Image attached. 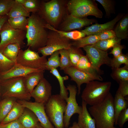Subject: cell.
<instances>
[{"label":"cell","mask_w":128,"mask_h":128,"mask_svg":"<svg viewBox=\"0 0 128 128\" xmlns=\"http://www.w3.org/2000/svg\"><path fill=\"white\" fill-rule=\"evenodd\" d=\"M27 19V46L36 51L46 45L48 33V29L45 27L46 23L37 13H32Z\"/></svg>","instance_id":"obj_1"},{"label":"cell","mask_w":128,"mask_h":128,"mask_svg":"<svg viewBox=\"0 0 128 128\" xmlns=\"http://www.w3.org/2000/svg\"><path fill=\"white\" fill-rule=\"evenodd\" d=\"M114 98L110 92L102 101L89 108V112L95 121L96 128H112L114 127Z\"/></svg>","instance_id":"obj_2"},{"label":"cell","mask_w":128,"mask_h":128,"mask_svg":"<svg viewBox=\"0 0 128 128\" xmlns=\"http://www.w3.org/2000/svg\"><path fill=\"white\" fill-rule=\"evenodd\" d=\"M68 1L64 0L41 1L40 9L37 13L46 23L57 29L68 13Z\"/></svg>","instance_id":"obj_3"},{"label":"cell","mask_w":128,"mask_h":128,"mask_svg":"<svg viewBox=\"0 0 128 128\" xmlns=\"http://www.w3.org/2000/svg\"><path fill=\"white\" fill-rule=\"evenodd\" d=\"M111 83L93 80L87 83L81 95L82 100L87 104L92 106L102 101L110 92Z\"/></svg>","instance_id":"obj_4"},{"label":"cell","mask_w":128,"mask_h":128,"mask_svg":"<svg viewBox=\"0 0 128 128\" xmlns=\"http://www.w3.org/2000/svg\"><path fill=\"white\" fill-rule=\"evenodd\" d=\"M67 7L69 14L78 18L92 15L101 18L103 16L95 0H70L67 2Z\"/></svg>","instance_id":"obj_5"},{"label":"cell","mask_w":128,"mask_h":128,"mask_svg":"<svg viewBox=\"0 0 128 128\" xmlns=\"http://www.w3.org/2000/svg\"><path fill=\"white\" fill-rule=\"evenodd\" d=\"M66 103L59 94L52 95L45 104V110L55 128H64V114Z\"/></svg>","instance_id":"obj_6"},{"label":"cell","mask_w":128,"mask_h":128,"mask_svg":"<svg viewBox=\"0 0 128 128\" xmlns=\"http://www.w3.org/2000/svg\"><path fill=\"white\" fill-rule=\"evenodd\" d=\"M0 89L2 90V96L5 98L14 97L18 100L28 101L30 94L25 87L24 77L7 79L0 82Z\"/></svg>","instance_id":"obj_7"},{"label":"cell","mask_w":128,"mask_h":128,"mask_svg":"<svg viewBox=\"0 0 128 128\" xmlns=\"http://www.w3.org/2000/svg\"><path fill=\"white\" fill-rule=\"evenodd\" d=\"M70 40L57 32L50 30L48 32L46 45L39 49L37 52L47 57L56 51L70 48L72 46Z\"/></svg>","instance_id":"obj_8"},{"label":"cell","mask_w":128,"mask_h":128,"mask_svg":"<svg viewBox=\"0 0 128 128\" xmlns=\"http://www.w3.org/2000/svg\"><path fill=\"white\" fill-rule=\"evenodd\" d=\"M26 32L12 28L7 22L4 25L0 32V52L2 53L8 45L18 43L22 47L25 44Z\"/></svg>","instance_id":"obj_9"},{"label":"cell","mask_w":128,"mask_h":128,"mask_svg":"<svg viewBox=\"0 0 128 128\" xmlns=\"http://www.w3.org/2000/svg\"><path fill=\"white\" fill-rule=\"evenodd\" d=\"M46 57L40 56L38 52L29 47L23 50L20 49L17 59V63L29 68L46 70Z\"/></svg>","instance_id":"obj_10"},{"label":"cell","mask_w":128,"mask_h":128,"mask_svg":"<svg viewBox=\"0 0 128 128\" xmlns=\"http://www.w3.org/2000/svg\"><path fill=\"white\" fill-rule=\"evenodd\" d=\"M86 53V56L93 67L102 74L103 71L100 69L103 64L110 66L111 59L108 56L106 51L101 50L92 45L86 46L83 48Z\"/></svg>","instance_id":"obj_11"},{"label":"cell","mask_w":128,"mask_h":128,"mask_svg":"<svg viewBox=\"0 0 128 128\" xmlns=\"http://www.w3.org/2000/svg\"><path fill=\"white\" fill-rule=\"evenodd\" d=\"M67 88L69 92V96L65 100L66 103L64 117V127L67 128L70 124V118L74 114H80L82 111V106H79L77 102L76 95L77 93L76 87L69 84Z\"/></svg>","instance_id":"obj_12"},{"label":"cell","mask_w":128,"mask_h":128,"mask_svg":"<svg viewBox=\"0 0 128 128\" xmlns=\"http://www.w3.org/2000/svg\"><path fill=\"white\" fill-rule=\"evenodd\" d=\"M64 73L68 75L71 80L76 82L78 88V94L81 93V87L83 83L87 84L93 80L102 81L103 79L100 75H95L81 71L73 66L67 68L64 70Z\"/></svg>","instance_id":"obj_13"},{"label":"cell","mask_w":128,"mask_h":128,"mask_svg":"<svg viewBox=\"0 0 128 128\" xmlns=\"http://www.w3.org/2000/svg\"><path fill=\"white\" fill-rule=\"evenodd\" d=\"M17 101L24 108L30 110L34 113L40 125L43 128H54L46 113L45 104L25 100H18Z\"/></svg>","instance_id":"obj_14"},{"label":"cell","mask_w":128,"mask_h":128,"mask_svg":"<svg viewBox=\"0 0 128 128\" xmlns=\"http://www.w3.org/2000/svg\"><path fill=\"white\" fill-rule=\"evenodd\" d=\"M96 22L95 19H89L87 17L78 18L68 13L58 27V30L65 32L70 31L75 29H81Z\"/></svg>","instance_id":"obj_15"},{"label":"cell","mask_w":128,"mask_h":128,"mask_svg":"<svg viewBox=\"0 0 128 128\" xmlns=\"http://www.w3.org/2000/svg\"><path fill=\"white\" fill-rule=\"evenodd\" d=\"M52 87L50 83L44 77L30 94L35 102L45 104L51 96Z\"/></svg>","instance_id":"obj_16"},{"label":"cell","mask_w":128,"mask_h":128,"mask_svg":"<svg viewBox=\"0 0 128 128\" xmlns=\"http://www.w3.org/2000/svg\"><path fill=\"white\" fill-rule=\"evenodd\" d=\"M42 70H43L31 68L15 63L9 70L0 73V82L8 79L24 77L30 73Z\"/></svg>","instance_id":"obj_17"},{"label":"cell","mask_w":128,"mask_h":128,"mask_svg":"<svg viewBox=\"0 0 128 128\" xmlns=\"http://www.w3.org/2000/svg\"><path fill=\"white\" fill-rule=\"evenodd\" d=\"M123 14H119L113 19L106 23L102 24L95 23L86 27L81 31L87 36L95 35L103 32L112 30L116 23L123 16Z\"/></svg>","instance_id":"obj_18"},{"label":"cell","mask_w":128,"mask_h":128,"mask_svg":"<svg viewBox=\"0 0 128 128\" xmlns=\"http://www.w3.org/2000/svg\"><path fill=\"white\" fill-rule=\"evenodd\" d=\"M82 104V111L78 116V124L81 128H96L95 121L87 109V104L83 100Z\"/></svg>","instance_id":"obj_19"},{"label":"cell","mask_w":128,"mask_h":128,"mask_svg":"<svg viewBox=\"0 0 128 128\" xmlns=\"http://www.w3.org/2000/svg\"><path fill=\"white\" fill-rule=\"evenodd\" d=\"M44 70L30 73L24 77L25 87L30 94L40 81L44 78Z\"/></svg>","instance_id":"obj_20"},{"label":"cell","mask_w":128,"mask_h":128,"mask_svg":"<svg viewBox=\"0 0 128 128\" xmlns=\"http://www.w3.org/2000/svg\"><path fill=\"white\" fill-rule=\"evenodd\" d=\"M24 111L18 119L24 128H32L38 124L37 117L32 111L29 110Z\"/></svg>","instance_id":"obj_21"},{"label":"cell","mask_w":128,"mask_h":128,"mask_svg":"<svg viewBox=\"0 0 128 128\" xmlns=\"http://www.w3.org/2000/svg\"><path fill=\"white\" fill-rule=\"evenodd\" d=\"M127 99L123 97L117 91L114 98L113 104L115 116L114 124L117 125L118 117L121 111L128 108V102Z\"/></svg>","instance_id":"obj_22"},{"label":"cell","mask_w":128,"mask_h":128,"mask_svg":"<svg viewBox=\"0 0 128 128\" xmlns=\"http://www.w3.org/2000/svg\"><path fill=\"white\" fill-rule=\"evenodd\" d=\"M116 37L121 39H125L128 35V14H127L119 21L114 30Z\"/></svg>","instance_id":"obj_23"},{"label":"cell","mask_w":128,"mask_h":128,"mask_svg":"<svg viewBox=\"0 0 128 128\" xmlns=\"http://www.w3.org/2000/svg\"><path fill=\"white\" fill-rule=\"evenodd\" d=\"M25 108L16 101L10 111L0 123L5 124L18 119L23 112Z\"/></svg>","instance_id":"obj_24"},{"label":"cell","mask_w":128,"mask_h":128,"mask_svg":"<svg viewBox=\"0 0 128 128\" xmlns=\"http://www.w3.org/2000/svg\"><path fill=\"white\" fill-rule=\"evenodd\" d=\"M45 27L48 29L55 31L62 36L73 41L79 39L86 36L84 33L80 31L75 30L69 32L63 31L55 29L47 23L45 24Z\"/></svg>","instance_id":"obj_25"},{"label":"cell","mask_w":128,"mask_h":128,"mask_svg":"<svg viewBox=\"0 0 128 128\" xmlns=\"http://www.w3.org/2000/svg\"><path fill=\"white\" fill-rule=\"evenodd\" d=\"M75 67L83 71L93 75H100L102 74L93 67L87 58L84 55L81 57Z\"/></svg>","instance_id":"obj_26"},{"label":"cell","mask_w":128,"mask_h":128,"mask_svg":"<svg viewBox=\"0 0 128 128\" xmlns=\"http://www.w3.org/2000/svg\"><path fill=\"white\" fill-rule=\"evenodd\" d=\"M16 100L14 97L6 98L0 102V123L10 111Z\"/></svg>","instance_id":"obj_27"},{"label":"cell","mask_w":128,"mask_h":128,"mask_svg":"<svg viewBox=\"0 0 128 128\" xmlns=\"http://www.w3.org/2000/svg\"><path fill=\"white\" fill-rule=\"evenodd\" d=\"M50 73L57 79L60 86V93L61 97L65 100L68 97V90L64 84V81L69 79L68 76H62L57 69L53 68L50 70Z\"/></svg>","instance_id":"obj_28"},{"label":"cell","mask_w":128,"mask_h":128,"mask_svg":"<svg viewBox=\"0 0 128 128\" xmlns=\"http://www.w3.org/2000/svg\"><path fill=\"white\" fill-rule=\"evenodd\" d=\"M21 47L18 43L10 44L5 47L2 53L8 59L16 63L17 58Z\"/></svg>","instance_id":"obj_29"},{"label":"cell","mask_w":128,"mask_h":128,"mask_svg":"<svg viewBox=\"0 0 128 128\" xmlns=\"http://www.w3.org/2000/svg\"><path fill=\"white\" fill-rule=\"evenodd\" d=\"M100 40L98 35H90L73 41L71 42V45L72 46L80 48L88 45H93Z\"/></svg>","instance_id":"obj_30"},{"label":"cell","mask_w":128,"mask_h":128,"mask_svg":"<svg viewBox=\"0 0 128 128\" xmlns=\"http://www.w3.org/2000/svg\"><path fill=\"white\" fill-rule=\"evenodd\" d=\"M7 22L13 28L26 32L28 24L27 17L20 16L9 18Z\"/></svg>","instance_id":"obj_31"},{"label":"cell","mask_w":128,"mask_h":128,"mask_svg":"<svg viewBox=\"0 0 128 128\" xmlns=\"http://www.w3.org/2000/svg\"><path fill=\"white\" fill-rule=\"evenodd\" d=\"M7 15L8 18L20 16L28 18L30 16V13L26 10L23 5L15 1L13 6Z\"/></svg>","instance_id":"obj_32"},{"label":"cell","mask_w":128,"mask_h":128,"mask_svg":"<svg viewBox=\"0 0 128 128\" xmlns=\"http://www.w3.org/2000/svg\"><path fill=\"white\" fill-rule=\"evenodd\" d=\"M111 76L118 83L120 81H128V65L112 70Z\"/></svg>","instance_id":"obj_33"},{"label":"cell","mask_w":128,"mask_h":128,"mask_svg":"<svg viewBox=\"0 0 128 128\" xmlns=\"http://www.w3.org/2000/svg\"><path fill=\"white\" fill-rule=\"evenodd\" d=\"M121 40L116 37L104 40H100L92 46L104 51L112 48L116 44H120Z\"/></svg>","instance_id":"obj_34"},{"label":"cell","mask_w":128,"mask_h":128,"mask_svg":"<svg viewBox=\"0 0 128 128\" xmlns=\"http://www.w3.org/2000/svg\"><path fill=\"white\" fill-rule=\"evenodd\" d=\"M68 50L72 66L75 67L83 53L80 48L72 46Z\"/></svg>","instance_id":"obj_35"},{"label":"cell","mask_w":128,"mask_h":128,"mask_svg":"<svg viewBox=\"0 0 128 128\" xmlns=\"http://www.w3.org/2000/svg\"><path fill=\"white\" fill-rule=\"evenodd\" d=\"M59 51L52 54L46 63V70H50L53 68L57 69L60 65V57Z\"/></svg>","instance_id":"obj_36"},{"label":"cell","mask_w":128,"mask_h":128,"mask_svg":"<svg viewBox=\"0 0 128 128\" xmlns=\"http://www.w3.org/2000/svg\"><path fill=\"white\" fill-rule=\"evenodd\" d=\"M60 57V69L64 70L65 69L72 66L69 57L68 49H63L59 50Z\"/></svg>","instance_id":"obj_37"},{"label":"cell","mask_w":128,"mask_h":128,"mask_svg":"<svg viewBox=\"0 0 128 128\" xmlns=\"http://www.w3.org/2000/svg\"><path fill=\"white\" fill-rule=\"evenodd\" d=\"M41 2V1L38 0H26L23 5L29 13H36L40 9Z\"/></svg>","instance_id":"obj_38"},{"label":"cell","mask_w":128,"mask_h":128,"mask_svg":"<svg viewBox=\"0 0 128 128\" xmlns=\"http://www.w3.org/2000/svg\"><path fill=\"white\" fill-rule=\"evenodd\" d=\"M123 64L128 65V56L127 55L122 54L118 56L111 59L110 66L113 70L120 68Z\"/></svg>","instance_id":"obj_39"},{"label":"cell","mask_w":128,"mask_h":128,"mask_svg":"<svg viewBox=\"0 0 128 128\" xmlns=\"http://www.w3.org/2000/svg\"><path fill=\"white\" fill-rule=\"evenodd\" d=\"M100 3L105 12L106 16L110 17L111 14L115 13L114 3L112 0H96Z\"/></svg>","instance_id":"obj_40"},{"label":"cell","mask_w":128,"mask_h":128,"mask_svg":"<svg viewBox=\"0 0 128 128\" xmlns=\"http://www.w3.org/2000/svg\"><path fill=\"white\" fill-rule=\"evenodd\" d=\"M15 63L7 58L0 52V73L7 71L12 68Z\"/></svg>","instance_id":"obj_41"},{"label":"cell","mask_w":128,"mask_h":128,"mask_svg":"<svg viewBox=\"0 0 128 128\" xmlns=\"http://www.w3.org/2000/svg\"><path fill=\"white\" fill-rule=\"evenodd\" d=\"M15 2L14 0H0V16L7 15Z\"/></svg>","instance_id":"obj_42"},{"label":"cell","mask_w":128,"mask_h":128,"mask_svg":"<svg viewBox=\"0 0 128 128\" xmlns=\"http://www.w3.org/2000/svg\"><path fill=\"white\" fill-rule=\"evenodd\" d=\"M128 120V108L122 110L119 114L117 120V125L121 128L123 127L124 123Z\"/></svg>","instance_id":"obj_43"},{"label":"cell","mask_w":128,"mask_h":128,"mask_svg":"<svg viewBox=\"0 0 128 128\" xmlns=\"http://www.w3.org/2000/svg\"><path fill=\"white\" fill-rule=\"evenodd\" d=\"M98 36L100 40H104L116 37L114 31L113 30L106 31L96 35Z\"/></svg>","instance_id":"obj_44"},{"label":"cell","mask_w":128,"mask_h":128,"mask_svg":"<svg viewBox=\"0 0 128 128\" xmlns=\"http://www.w3.org/2000/svg\"><path fill=\"white\" fill-rule=\"evenodd\" d=\"M119 86L117 90L123 97L128 95V81H122L119 83Z\"/></svg>","instance_id":"obj_45"},{"label":"cell","mask_w":128,"mask_h":128,"mask_svg":"<svg viewBox=\"0 0 128 128\" xmlns=\"http://www.w3.org/2000/svg\"><path fill=\"white\" fill-rule=\"evenodd\" d=\"M0 128H24L18 119L5 124L0 123Z\"/></svg>","instance_id":"obj_46"},{"label":"cell","mask_w":128,"mask_h":128,"mask_svg":"<svg viewBox=\"0 0 128 128\" xmlns=\"http://www.w3.org/2000/svg\"><path fill=\"white\" fill-rule=\"evenodd\" d=\"M124 48L123 45L116 44L113 47L112 49L109 53L112 54L114 57H117L122 54V51Z\"/></svg>","instance_id":"obj_47"},{"label":"cell","mask_w":128,"mask_h":128,"mask_svg":"<svg viewBox=\"0 0 128 128\" xmlns=\"http://www.w3.org/2000/svg\"><path fill=\"white\" fill-rule=\"evenodd\" d=\"M8 19V17L7 15L0 16V32L3 26L7 22Z\"/></svg>","instance_id":"obj_48"},{"label":"cell","mask_w":128,"mask_h":128,"mask_svg":"<svg viewBox=\"0 0 128 128\" xmlns=\"http://www.w3.org/2000/svg\"><path fill=\"white\" fill-rule=\"evenodd\" d=\"M69 128H81L78 124L77 122H74L73 123L72 125Z\"/></svg>","instance_id":"obj_49"},{"label":"cell","mask_w":128,"mask_h":128,"mask_svg":"<svg viewBox=\"0 0 128 128\" xmlns=\"http://www.w3.org/2000/svg\"><path fill=\"white\" fill-rule=\"evenodd\" d=\"M15 1L16 3L23 5L25 3L26 0H15Z\"/></svg>","instance_id":"obj_50"},{"label":"cell","mask_w":128,"mask_h":128,"mask_svg":"<svg viewBox=\"0 0 128 128\" xmlns=\"http://www.w3.org/2000/svg\"><path fill=\"white\" fill-rule=\"evenodd\" d=\"M32 128H43L39 123L36 126Z\"/></svg>","instance_id":"obj_51"},{"label":"cell","mask_w":128,"mask_h":128,"mask_svg":"<svg viewBox=\"0 0 128 128\" xmlns=\"http://www.w3.org/2000/svg\"><path fill=\"white\" fill-rule=\"evenodd\" d=\"M112 128H116V127H113Z\"/></svg>","instance_id":"obj_52"},{"label":"cell","mask_w":128,"mask_h":128,"mask_svg":"<svg viewBox=\"0 0 128 128\" xmlns=\"http://www.w3.org/2000/svg\"></svg>","instance_id":"obj_53"},{"label":"cell","mask_w":128,"mask_h":128,"mask_svg":"<svg viewBox=\"0 0 128 128\" xmlns=\"http://www.w3.org/2000/svg\"></svg>","instance_id":"obj_54"}]
</instances>
